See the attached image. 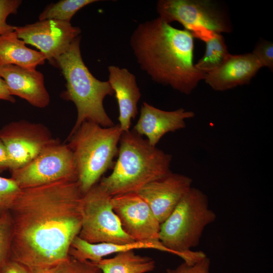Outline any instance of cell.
Returning a JSON list of instances; mask_svg holds the SVG:
<instances>
[{
	"label": "cell",
	"instance_id": "1",
	"mask_svg": "<svg viewBox=\"0 0 273 273\" xmlns=\"http://www.w3.org/2000/svg\"><path fill=\"white\" fill-rule=\"evenodd\" d=\"M82 195L77 181L68 180L21 189L9 211L10 258L28 268L66 259L81 228Z\"/></svg>",
	"mask_w": 273,
	"mask_h": 273
},
{
	"label": "cell",
	"instance_id": "2",
	"mask_svg": "<svg viewBox=\"0 0 273 273\" xmlns=\"http://www.w3.org/2000/svg\"><path fill=\"white\" fill-rule=\"evenodd\" d=\"M194 38L188 30L158 17L140 23L130 44L140 68L152 80L189 95L206 74L194 64Z\"/></svg>",
	"mask_w": 273,
	"mask_h": 273
},
{
	"label": "cell",
	"instance_id": "3",
	"mask_svg": "<svg viewBox=\"0 0 273 273\" xmlns=\"http://www.w3.org/2000/svg\"><path fill=\"white\" fill-rule=\"evenodd\" d=\"M112 172L99 184L112 197L138 193L148 184L170 172L172 156L133 130L123 132Z\"/></svg>",
	"mask_w": 273,
	"mask_h": 273
},
{
	"label": "cell",
	"instance_id": "4",
	"mask_svg": "<svg viewBox=\"0 0 273 273\" xmlns=\"http://www.w3.org/2000/svg\"><path fill=\"white\" fill-rule=\"evenodd\" d=\"M79 36L53 64L61 70L66 80V90L61 98L72 102L77 109L76 120L69 135L85 121L104 127L114 125L103 105L105 97L114 95V92L108 81H101L90 72L82 60Z\"/></svg>",
	"mask_w": 273,
	"mask_h": 273
},
{
	"label": "cell",
	"instance_id": "5",
	"mask_svg": "<svg viewBox=\"0 0 273 273\" xmlns=\"http://www.w3.org/2000/svg\"><path fill=\"white\" fill-rule=\"evenodd\" d=\"M216 218L215 213L209 208L206 194L192 187L160 224L159 240L170 253L188 264H194L206 255L192 249L199 245L205 228Z\"/></svg>",
	"mask_w": 273,
	"mask_h": 273
},
{
	"label": "cell",
	"instance_id": "6",
	"mask_svg": "<svg viewBox=\"0 0 273 273\" xmlns=\"http://www.w3.org/2000/svg\"><path fill=\"white\" fill-rule=\"evenodd\" d=\"M123 131L119 124L104 127L85 121L68 138L76 165L77 182L82 195L113 167Z\"/></svg>",
	"mask_w": 273,
	"mask_h": 273
},
{
	"label": "cell",
	"instance_id": "7",
	"mask_svg": "<svg viewBox=\"0 0 273 273\" xmlns=\"http://www.w3.org/2000/svg\"><path fill=\"white\" fill-rule=\"evenodd\" d=\"M112 197L96 184L82 196L81 228L78 236L90 243L125 244L134 241L123 230L113 210Z\"/></svg>",
	"mask_w": 273,
	"mask_h": 273
},
{
	"label": "cell",
	"instance_id": "8",
	"mask_svg": "<svg viewBox=\"0 0 273 273\" xmlns=\"http://www.w3.org/2000/svg\"><path fill=\"white\" fill-rule=\"evenodd\" d=\"M10 171L11 178L21 189L62 180H77L73 153L68 144L57 139L29 162Z\"/></svg>",
	"mask_w": 273,
	"mask_h": 273
},
{
	"label": "cell",
	"instance_id": "9",
	"mask_svg": "<svg viewBox=\"0 0 273 273\" xmlns=\"http://www.w3.org/2000/svg\"><path fill=\"white\" fill-rule=\"evenodd\" d=\"M156 10L163 20L177 21L192 34L203 29L221 34L232 30L225 11L210 0H159Z\"/></svg>",
	"mask_w": 273,
	"mask_h": 273
},
{
	"label": "cell",
	"instance_id": "10",
	"mask_svg": "<svg viewBox=\"0 0 273 273\" xmlns=\"http://www.w3.org/2000/svg\"><path fill=\"white\" fill-rule=\"evenodd\" d=\"M0 139L8 154L10 170L29 162L56 140L43 124L25 120L12 122L3 127Z\"/></svg>",
	"mask_w": 273,
	"mask_h": 273
},
{
	"label": "cell",
	"instance_id": "11",
	"mask_svg": "<svg viewBox=\"0 0 273 273\" xmlns=\"http://www.w3.org/2000/svg\"><path fill=\"white\" fill-rule=\"evenodd\" d=\"M14 30L20 39L37 48L51 64L67 51L81 33L80 28L70 22L53 20L15 26Z\"/></svg>",
	"mask_w": 273,
	"mask_h": 273
},
{
	"label": "cell",
	"instance_id": "12",
	"mask_svg": "<svg viewBox=\"0 0 273 273\" xmlns=\"http://www.w3.org/2000/svg\"><path fill=\"white\" fill-rule=\"evenodd\" d=\"M111 203L124 231L134 241L160 242V224L138 193L113 196Z\"/></svg>",
	"mask_w": 273,
	"mask_h": 273
},
{
	"label": "cell",
	"instance_id": "13",
	"mask_svg": "<svg viewBox=\"0 0 273 273\" xmlns=\"http://www.w3.org/2000/svg\"><path fill=\"white\" fill-rule=\"evenodd\" d=\"M192 183L190 177L171 172L148 184L138 193L147 203L161 224L192 187Z\"/></svg>",
	"mask_w": 273,
	"mask_h": 273
},
{
	"label": "cell",
	"instance_id": "14",
	"mask_svg": "<svg viewBox=\"0 0 273 273\" xmlns=\"http://www.w3.org/2000/svg\"><path fill=\"white\" fill-rule=\"evenodd\" d=\"M195 115L194 112L184 108L165 111L144 102L133 131L140 135L145 136L151 146L156 147L165 134L184 128L186 120Z\"/></svg>",
	"mask_w": 273,
	"mask_h": 273
},
{
	"label": "cell",
	"instance_id": "15",
	"mask_svg": "<svg viewBox=\"0 0 273 273\" xmlns=\"http://www.w3.org/2000/svg\"><path fill=\"white\" fill-rule=\"evenodd\" d=\"M0 77L6 83L11 95L18 96L32 106L43 108L50 102L43 74L36 69L11 65H0Z\"/></svg>",
	"mask_w": 273,
	"mask_h": 273
},
{
	"label": "cell",
	"instance_id": "16",
	"mask_svg": "<svg viewBox=\"0 0 273 273\" xmlns=\"http://www.w3.org/2000/svg\"><path fill=\"white\" fill-rule=\"evenodd\" d=\"M261 68L252 53L231 54L220 67L206 73L204 80L213 90L223 92L249 83Z\"/></svg>",
	"mask_w": 273,
	"mask_h": 273
},
{
	"label": "cell",
	"instance_id": "17",
	"mask_svg": "<svg viewBox=\"0 0 273 273\" xmlns=\"http://www.w3.org/2000/svg\"><path fill=\"white\" fill-rule=\"evenodd\" d=\"M108 81L113 89L119 109L118 124L121 130H129L131 121L138 113L141 94L135 76L127 69L111 65L108 67Z\"/></svg>",
	"mask_w": 273,
	"mask_h": 273
},
{
	"label": "cell",
	"instance_id": "18",
	"mask_svg": "<svg viewBox=\"0 0 273 273\" xmlns=\"http://www.w3.org/2000/svg\"><path fill=\"white\" fill-rule=\"evenodd\" d=\"M140 249H152L170 253L160 242L134 241L125 244L90 243L76 236L71 243L69 255L79 260L97 263L113 254Z\"/></svg>",
	"mask_w": 273,
	"mask_h": 273
},
{
	"label": "cell",
	"instance_id": "19",
	"mask_svg": "<svg viewBox=\"0 0 273 273\" xmlns=\"http://www.w3.org/2000/svg\"><path fill=\"white\" fill-rule=\"evenodd\" d=\"M14 31L0 35V65L11 64L34 70L44 64L43 54L26 47Z\"/></svg>",
	"mask_w": 273,
	"mask_h": 273
},
{
	"label": "cell",
	"instance_id": "20",
	"mask_svg": "<svg viewBox=\"0 0 273 273\" xmlns=\"http://www.w3.org/2000/svg\"><path fill=\"white\" fill-rule=\"evenodd\" d=\"M96 263L102 273H147L155 268L151 257L135 254L133 250L119 252Z\"/></svg>",
	"mask_w": 273,
	"mask_h": 273
},
{
	"label": "cell",
	"instance_id": "21",
	"mask_svg": "<svg viewBox=\"0 0 273 273\" xmlns=\"http://www.w3.org/2000/svg\"><path fill=\"white\" fill-rule=\"evenodd\" d=\"M197 38L203 40L206 47L204 55L195 66L198 70L205 73L220 67L231 55L224 38L221 33L205 30Z\"/></svg>",
	"mask_w": 273,
	"mask_h": 273
},
{
	"label": "cell",
	"instance_id": "22",
	"mask_svg": "<svg viewBox=\"0 0 273 273\" xmlns=\"http://www.w3.org/2000/svg\"><path fill=\"white\" fill-rule=\"evenodd\" d=\"M97 0H61L48 5L40 14L39 21L53 20L70 22L79 10Z\"/></svg>",
	"mask_w": 273,
	"mask_h": 273
},
{
	"label": "cell",
	"instance_id": "23",
	"mask_svg": "<svg viewBox=\"0 0 273 273\" xmlns=\"http://www.w3.org/2000/svg\"><path fill=\"white\" fill-rule=\"evenodd\" d=\"M27 268L31 273H102L96 263L77 260L70 255L55 264Z\"/></svg>",
	"mask_w": 273,
	"mask_h": 273
},
{
	"label": "cell",
	"instance_id": "24",
	"mask_svg": "<svg viewBox=\"0 0 273 273\" xmlns=\"http://www.w3.org/2000/svg\"><path fill=\"white\" fill-rule=\"evenodd\" d=\"M12 222L9 211L0 216V270L10 258Z\"/></svg>",
	"mask_w": 273,
	"mask_h": 273
},
{
	"label": "cell",
	"instance_id": "25",
	"mask_svg": "<svg viewBox=\"0 0 273 273\" xmlns=\"http://www.w3.org/2000/svg\"><path fill=\"white\" fill-rule=\"evenodd\" d=\"M21 190L13 178L0 176V216L10 210Z\"/></svg>",
	"mask_w": 273,
	"mask_h": 273
},
{
	"label": "cell",
	"instance_id": "26",
	"mask_svg": "<svg viewBox=\"0 0 273 273\" xmlns=\"http://www.w3.org/2000/svg\"><path fill=\"white\" fill-rule=\"evenodd\" d=\"M21 4V0H0V35L14 31L15 26L8 24L7 19L17 13Z\"/></svg>",
	"mask_w": 273,
	"mask_h": 273
},
{
	"label": "cell",
	"instance_id": "27",
	"mask_svg": "<svg viewBox=\"0 0 273 273\" xmlns=\"http://www.w3.org/2000/svg\"><path fill=\"white\" fill-rule=\"evenodd\" d=\"M252 54L258 60L262 67H267L273 70V43L271 41L262 40L258 42Z\"/></svg>",
	"mask_w": 273,
	"mask_h": 273
},
{
	"label": "cell",
	"instance_id": "28",
	"mask_svg": "<svg viewBox=\"0 0 273 273\" xmlns=\"http://www.w3.org/2000/svg\"><path fill=\"white\" fill-rule=\"evenodd\" d=\"M210 259L207 255L194 264L184 262L173 269H168L165 273H211Z\"/></svg>",
	"mask_w": 273,
	"mask_h": 273
},
{
	"label": "cell",
	"instance_id": "29",
	"mask_svg": "<svg viewBox=\"0 0 273 273\" xmlns=\"http://www.w3.org/2000/svg\"><path fill=\"white\" fill-rule=\"evenodd\" d=\"M0 273H31V272L25 266L10 258L1 269Z\"/></svg>",
	"mask_w": 273,
	"mask_h": 273
},
{
	"label": "cell",
	"instance_id": "30",
	"mask_svg": "<svg viewBox=\"0 0 273 273\" xmlns=\"http://www.w3.org/2000/svg\"><path fill=\"white\" fill-rule=\"evenodd\" d=\"M10 168L8 154L4 143L0 139V171Z\"/></svg>",
	"mask_w": 273,
	"mask_h": 273
},
{
	"label": "cell",
	"instance_id": "31",
	"mask_svg": "<svg viewBox=\"0 0 273 273\" xmlns=\"http://www.w3.org/2000/svg\"><path fill=\"white\" fill-rule=\"evenodd\" d=\"M0 100H4L14 103L15 99L8 91L4 80L0 77Z\"/></svg>",
	"mask_w": 273,
	"mask_h": 273
}]
</instances>
